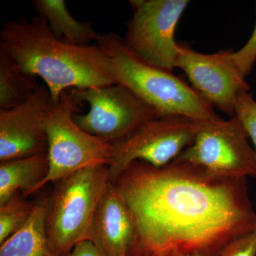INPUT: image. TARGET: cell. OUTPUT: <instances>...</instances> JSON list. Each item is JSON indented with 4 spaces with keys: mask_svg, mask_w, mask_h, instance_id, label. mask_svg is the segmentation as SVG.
Here are the masks:
<instances>
[{
    "mask_svg": "<svg viewBox=\"0 0 256 256\" xmlns=\"http://www.w3.org/2000/svg\"><path fill=\"white\" fill-rule=\"evenodd\" d=\"M114 184L136 224L128 256H217L256 230L246 178H226L178 160L163 168L134 162Z\"/></svg>",
    "mask_w": 256,
    "mask_h": 256,
    "instance_id": "obj_1",
    "label": "cell"
},
{
    "mask_svg": "<svg viewBox=\"0 0 256 256\" xmlns=\"http://www.w3.org/2000/svg\"><path fill=\"white\" fill-rule=\"evenodd\" d=\"M0 52L25 72L43 79L52 102L70 89L114 84L108 56L97 44L76 46L54 36L46 20L18 18L3 24Z\"/></svg>",
    "mask_w": 256,
    "mask_h": 256,
    "instance_id": "obj_2",
    "label": "cell"
},
{
    "mask_svg": "<svg viewBox=\"0 0 256 256\" xmlns=\"http://www.w3.org/2000/svg\"><path fill=\"white\" fill-rule=\"evenodd\" d=\"M96 44L108 56L114 84L131 90L152 108L159 117L182 116L202 122L222 120L214 108L193 87L172 72L138 58L117 34H101Z\"/></svg>",
    "mask_w": 256,
    "mask_h": 256,
    "instance_id": "obj_3",
    "label": "cell"
},
{
    "mask_svg": "<svg viewBox=\"0 0 256 256\" xmlns=\"http://www.w3.org/2000/svg\"><path fill=\"white\" fill-rule=\"evenodd\" d=\"M110 182L108 165H94L58 180L47 197V235L54 249L67 256L77 244L90 240L92 220Z\"/></svg>",
    "mask_w": 256,
    "mask_h": 256,
    "instance_id": "obj_4",
    "label": "cell"
},
{
    "mask_svg": "<svg viewBox=\"0 0 256 256\" xmlns=\"http://www.w3.org/2000/svg\"><path fill=\"white\" fill-rule=\"evenodd\" d=\"M82 104L73 89L64 92L58 102H50L46 116L50 170L40 190L85 168L110 163L112 144L87 132L74 120Z\"/></svg>",
    "mask_w": 256,
    "mask_h": 256,
    "instance_id": "obj_5",
    "label": "cell"
},
{
    "mask_svg": "<svg viewBox=\"0 0 256 256\" xmlns=\"http://www.w3.org/2000/svg\"><path fill=\"white\" fill-rule=\"evenodd\" d=\"M202 122L182 116L156 117L112 144L108 166L114 184L130 164L142 162L156 168L171 164L194 140Z\"/></svg>",
    "mask_w": 256,
    "mask_h": 256,
    "instance_id": "obj_6",
    "label": "cell"
},
{
    "mask_svg": "<svg viewBox=\"0 0 256 256\" xmlns=\"http://www.w3.org/2000/svg\"><path fill=\"white\" fill-rule=\"evenodd\" d=\"M132 16L126 24L124 44L143 62L172 72L180 44L176 26L188 8V0H130Z\"/></svg>",
    "mask_w": 256,
    "mask_h": 256,
    "instance_id": "obj_7",
    "label": "cell"
},
{
    "mask_svg": "<svg viewBox=\"0 0 256 256\" xmlns=\"http://www.w3.org/2000/svg\"><path fill=\"white\" fill-rule=\"evenodd\" d=\"M73 92L82 104L90 106L87 114H74L75 122L87 132L111 144L159 117L152 108L119 84Z\"/></svg>",
    "mask_w": 256,
    "mask_h": 256,
    "instance_id": "obj_8",
    "label": "cell"
},
{
    "mask_svg": "<svg viewBox=\"0 0 256 256\" xmlns=\"http://www.w3.org/2000/svg\"><path fill=\"white\" fill-rule=\"evenodd\" d=\"M236 117L202 122L194 142L174 160L232 178H256V156Z\"/></svg>",
    "mask_w": 256,
    "mask_h": 256,
    "instance_id": "obj_9",
    "label": "cell"
},
{
    "mask_svg": "<svg viewBox=\"0 0 256 256\" xmlns=\"http://www.w3.org/2000/svg\"><path fill=\"white\" fill-rule=\"evenodd\" d=\"M233 50L205 54L180 44L176 68L182 69L192 86L214 108L230 117L242 92L250 86L237 68Z\"/></svg>",
    "mask_w": 256,
    "mask_h": 256,
    "instance_id": "obj_10",
    "label": "cell"
},
{
    "mask_svg": "<svg viewBox=\"0 0 256 256\" xmlns=\"http://www.w3.org/2000/svg\"><path fill=\"white\" fill-rule=\"evenodd\" d=\"M52 102L45 85L22 105L0 109V162L47 152L46 116Z\"/></svg>",
    "mask_w": 256,
    "mask_h": 256,
    "instance_id": "obj_11",
    "label": "cell"
},
{
    "mask_svg": "<svg viewBox=\"0 0 256 256\" xmlns=\"http://www.w3.org/2000/svg\"><path fill=\"white\" fill-rule=\"evenodd\" d=\"M136 236L132 212L119 188L109 182L92 220L90 240L108 256H128Z\"/></svg>",
    "mask_w": 256,
    "mask_h": 256,
    "instance_id": "obj_12",
    "label": "cell"
},
{
    "mask_svg": "<svg viewBox=\"0 0 256 256\" xmlns=\"http://www.w3.org/2000/svg\"><path fill=\"white\" fill-rule=\"evenodd\" d=\"M50 170L47 152L0 162V204L14 195L40 191Z\"/></svg>",
    "mask_w": 256,
    "mask_h": 256,
    "instance_id": "obj_13",
    "label": "cell"
},
{
    "mask_svg": "<svg viewBox=\"0 0 256 256\" xmlns=\"http://www.w3.org/2000/svg\"><path fill=\"white\" fill-rule=\"evenodd\" d=\"M33 8L37 15L46 20L54 36L67 44L88 46L100 36L92 22H80L74 18L64 0H35Z\"/></svg>",
    "mask_w": 256,
    "mask_h": 256,
    "instance_id": "obj_14",
    "label": "cell"
},
{
    "mask_svg": "<svg viewBox=\"0 0 256 256\" xmlns=\"http://www.w3.org/2000/svg\"><path fill=\"white\" fill-rule=\"evenodd\" d=\"M47 197L37 202L22 229L0 245V256H62L50 244L46 227Z\"/></svg>",
    "mask_w": 256,
    "mask_h": 256,
    "instance_id": "obj_15",
    "label": "cell"
},
{
    "mask_svg": "<svg viewBox=\"0 0 256 256\" xmlns=\"http://www.w3.org/2000/svg\"><path fill=\"white\" fill-rule=\"evenodd\" d=\"M36 78L0 52V109L12 108L26 102L40 87Z\"/></svg>",
    "mask_w": 256,
    "mask_h": 256,
    "instance_id": "obj_16",
    "label": "cell"
},
{
    "mask_svg": "<svg viewBox=\"0 0 256 256\" xmlns=\"http://www.w3.org/2000/svg\"><path fill=\"white\" fill-rule=\"evenodd\" d=\"M36 203L18 194L0 204V245L25 226Z\"/></svg>",
    "mask_w": 256,
    "mask_h": 256,
    "instance_id": "obj_17",
    "label": "cell"
},
{
    "mask_svg": "<svg viewBox=\"0 0 256 256\" xmlns=\"http://www.w3.org/2000/svg\"><path fill=\"white\" fill-rule=\"evenodd\" d=\"M234 116L252 140L256 156V100L248 92H242L236 104Z\"/></svg>",
    "mask_w": 256,
    "mask_h": 256,
    "instance_id": "obj_18",
    "label": "cell"
},
{
    "mask_svg": "<svg viewBox=\"0 0 256 256\" xmlns=\"http://www.w3.org/2000/svg\"><path fill=\"white\" fill-rule=\"evenodd\" d=\"M233 60L240 73L246 78L256 62V21L252 34L246 44L238 52H233Z\"/></svg>",
    "mask_w": 256,
    "mask_h": 256,
    "instance_id": "obj_19",
    "label": "cell"
},
{
    "mask_svg": "<svg viewBox=\"0 0 256 256\" xmlns=\"http://www.w3.org/2000/svg\"><path fill=\"white\" fill-rule=\"evenodd\" d=\"M217 256H256V230L234 239Z\"/></svg>",
    "mask_w": 256,
    "mask_h": 256,
    "instance_id": "obj_20",
    "label": "cell"
},
{
    "mask_svg": "<svg viewBox=\"0 0 256 256\" xmlns=\"http://www.w3.org/2000/svg\"><path fill=\"white\" fill-rule=\"evenodd\" d=\"M67 256H108L90 240L79 242Z\"/></svg>",
    "mask_w": 256,
    "mask_h": 256,
    "instance_id": "obj_21",
    "label": "cell"
},
{
    "mask_svg": "<svg viewBox=\"0 0 256 256\" xmlns=\"http://www.w3.org/2000/svg\"><path fill=\"white\" fill-rule=\"evenodd\" d=\"M186 256H206L203 255V254H200V252H194V254H188V255Z\"/></svg>",
    "mask_w": 256,
    "mask_h": 256,
    "instance_id": "obj_22",
    "label": "cell"
}]
</instances>
